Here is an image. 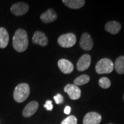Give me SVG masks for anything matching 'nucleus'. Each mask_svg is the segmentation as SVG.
<instances>
[{
    "instance_id": "f257e3e1",
    "label": "nucleus",
    "mask_w": 124,
    "mask_h": 124,
    "mask_svg": "<svg viewBox=\"0 0 124 124\" xmlns=\"http://www.w3.org/2000/svg\"><path fill=\"white\" fill-rule=\"evenodd\" d=\"M13 46L18 52H23L27 49L28 46V38L27 32L23 29L16 31L13 38Z\"/></svg>"
},
{
    "instance_id": "f03ea898",
    "label": "nucleus",
    "mask_w": 124,
    "mask_h": 124,
    "mask_svg": "<svg viewBox=\"0 0 124 124\" xmlns=\"http://www.w3.org/2000/svg\"><path fill=\"white\" fill-rule=\"evenodd\" d=\"M30 94V87L27 83H20L16 87L13 93V98L16 102L21 103L24 102Z\"/></svg>"
},
{
    "instance_id": "7ed1b4c3",
    "label": "nucleus",
    "mask_w": 124,
    "mask_h": 124,
    "mask_svg": "<svg viewBox=\"0 0 124 124\" xmlns=\"http://www.w3.org/2000/svg\"><path fill=\"white\" fill-rule=\"evenodd\" d=\"M114 69L113 62L108 58H103L98 62L95 66L96 72L99 74L111 73Z\"/></svg>"
},
{
    "instance_id": "20e7f679",
    "label": "nucleus",
    "mask_w": 124,
    "mask_h": 124,
    "mask_svg": "<svg viewBox=\"0 0 124 124\" xmlns=\"http://www.w3.org/2000/svg\"><path fill=\"white\" fill-rule=\"evenodd\" d=\"M77 38L74 33H69L60 36L58 39V43L63 48H70L75 44Z\"/></svg>"
},
{
    "instance_id": "39448f33",
    "label": "nucleus",
    "mask_w": 124,
    "mask_h": 124,
    "mask_svg": "<svg viewBox=\"0 0 124 124\" xmlns=\"http://www.w3.org/2000/svg\"><path fill=\"white\" fill-rule=\"evenodd\" d=\"M28 5L25 2L16 3L10 8V11L16 16H21L26 14L29 10Z\"/></svg>"
},
{
    "instance_id": "423d86ee",
    "label": "nucleus",
    "mask_w": 124,
    "mask_h": 124,
    "mask_svg": "<svg viewBox=\"0 0 124 124\" xmlns=\"http://www.w3.org/2000/svg\"><path fill=\"white\" fill-rule=\"evenodd\" d=\"M64 90L72 100H78L81 95V90L75 85L69 84L65 86Z\"/></svg>"
},
{
    "instance_id": "0eeeda50",
    "label": "nucleus",
    "mask_w": 124,
    "mask_h": 124,
    "mask_svg": "<svg viewBox=\"0 0 124 124\" xmlns=\"http://www.w3.org/2000/svg\"><path fill=\"white\" fill-rule=\"evenodd\" d=\"M91 61V56L89 54H85L82 55L77 62V67L78 70L84 71L87 70L90 66Z\"/></svg>"
},
{
    "instance_id": "6e6552de",
    "label": "nucleus",
    "mask_w": 124,
    "mask_h": 124,
    "mask_svg": "<svg viewBox=\"0 0 124 124\" xmlns=\"http://www.w3.org/2000/svg\"><path fill=\"white\" fill-rule=\"evenodd\" d=\"M102 117L96 112H89L85 115L83 120V124H100Z\"/></svg>"
},
{
    "instance_id": "1a4fd4ad",
    "label": "nucleus",
    "mask_w": 124,
    "mask_h": 124,
    "mask_svg": "<svg viewBox=\"0 0 124 124\" xmlns=\"http://www.w3.org/2000/svg\"><path fill=\"white\" fill-rule=\"evenodd\" d=\"M32 42L35 44L46 46L48 44V40L43 32L41 31H36L32 38Z\"/></svg>"
},
{
    "instance_id": "9d476101",
    "label": "nucleus",
    "mask_w": 124,
    "mask_h": 124,
    "mask_svg": "<svg viewBox=\"0 0 124 124\" xmlns=\"http://www.w3.org/2000/svg\"><path fill=\"white\" fill-rule=\"evenodd\" d=\"M79 44L80 47L85 51H90L93 47V41L91 36L87 33L82 34Z\"/></svg>"
},
{
    "instance_id": "9b49d317",
    "label": "nucleus",
    "mask_w": 124,
    "mask_h": 124,
    "mask_svg": "<svg viewBox=\"0 0 124 124\" xmlns=\"http://www.w3.org/2000/svg\"><path fill=\"white\" fill-rule=\"evenodd\" d=\"M39 103L36 101H32L28 103L23 111V116L25 118L32 117L38 110Z\"/></svg>"
},
{
    "instance_id": "f8f14e48",
    "label": "nucleus",
    "mask_w": 124,
    "mask_h": 124,
    "mask_svg": "<svg viewBox=\"0 0 124 124\" xmlns=\"http://www.w3.org/2000/svg\"><path fill=\"white\" fill-rule=\"evenodd\" d=\"M58 67L63 73L66 74H71L74 70V65L69 60L62 59L58 63Z\"/></svg>"
},
{
    "instance_id": "ddd939ff",
    "label": "nucleus",
    "mask_w": 124,
    "mask_h": 124,
    "mask_svg": "<svg viewBox=\"0 0 124 124\" xmlns=\"http://www.w3.org/2000/svg\"><path fill=\"white\" fill-rule=\"evenodd\" d=\"M58 18V16L55 10L52 9H48L46 12L41 14L40 19L44 23H49L54 22Z\"/></svg>"
},
{
    "instance_id": "4468645a",
    "label": "nucleus",
    "mask_w": 124,
    "mask_h": 124,
    "mask_svg": "<svg viewBox=\"0 0 124 124\" xmlns=\"http://www.w3.org/2000/svg\"><path fill=\"white\" fill-rule=\"evenodd\" d=\"M121 25L119 23L115 21H108L105 25V30L113 35H116L120 32Z\"/></svg>"
},
{
    "instance_id": "2eb2a0df",
    "label": "nucleus",
    "mask_w": 124,
    "mask_h": 124,
    "mask_svg": "<svg viewBox=\"0 0 124 124\" xmlns=\"http://www.w3.org/2000/svg\"><path fill=\"white\" fill-rule=\"evenodd\" d=\"M62 2L67 7L74 9L81 8L85 4L83 0H63Z\"/></svg>"
},
{
    "instance_id": "dca6fc26",
    "label": "nucleus",
    "mask_w": 124,
    "mask_h": 124,
    "mask_svg": "<svg viewBox=\"0 0 124 124\" xmlns=\"http://www.w3.org/2000/svg\"><path fill=\"white\" fill-rule=\"evenodd\" d=\"M9 36L7 29L4 28H0V48H5L8 44Z\"/></svg>"
},
{
    "instance_id": "f3484780",
    "label": "nucleus",
    "mask_w": 124,
    "mask_h": 124,
    "mask_svg": "<svg viewBox=\"0 0 124 124\" xmlns=\"http://www.w3.org/2000/svg\"><path fill=\"white\" fill-rule=\"evenodd\" d=\"M116 71L119 74H124V56H120L116 60L114 64Z\"/></svg>"
},
{
    "instance_id": "a211bd4d",
    "label": "nucleus",
    "mask_w": 124,
    "mask_h": 124,
    "mask_svg": "<svg viewBox=\"0 0 124 124\" xmlns=\"http://www.w3.org/2000/svg\"><path fill=\"white\" fill-rule=\"evenodd\" d=\"M90 81V77L87 75H82L79 77H77V78L74 80V85L76 86H82L84 85L86 83H89Z\"/></svg>"
},
{
    "instance_id": "6ab92c4d",
    "label": "nucleus",
    "mask_w": 124,
    "mask_h": 124,
    "mask_svg": "<svg viewBox=\"0 0 124 124\" xmlns=\"http://www.w3.org/2000/svg\"><path fill=\"white\" fill-rule=\"evenodd\" d=\"M99 85L103 89H108L111 85V82L108 78L102 77L99 80Z\"/></svg>"
},
{
    "instance_id": "aec40b11",
    "label": "nucleus",
    "mask_w": 124,
    "mask_h": 124,
    "mask_svg": "<svg viewBox=\"0 0 124 124\" xmlns=\"http://www.w3.org/2000/svg\"><path fill=\"white\" fill-rule=\"evenodd\" d=\"M61 124H77V118L74 116H69L61 122Z\"/></svg>"
},
{
    "instance_id": "412c9836",
    "label": "nucleus",
    "mask_w": 124,
    "mask_h": 124,
    "mask_svg": "<svg viewBox=\"0 0 124 124\" xmlns=\"http://www.w3.org/2000/svg\"><path fill=\"white\" fill-rule=\"evenodd\" d=\"M54 99L56 104H60V103H63V102H64L63 97L60 94H58L56 96H54Z\"/></svg>"
},
{
    "instance_id": "4be33fe9",
    "label": "nucleus",
    "mask_w": 124,
    "mask_h": 124,
    "mask_svg": "<svg viewBox=\"0 0 124 124\" xmlns=\"http://www.w3.org/2000/svg\"><path fill=\"white\" fill-rule=\"evenodd\" d=\"M44 107L46 108L47 110L51 111L53 108V105H52V102L51 100H47L46 102V103L44 105Z\"/></svg>"
},
{
    "instance_id": "5701e85b",
    "label": "nucleus",
    "mask_w": 124,
    "mask_h": 124,
    "mask_svg": "<svg viewBox=\"0 0 124 124\" xmlns=\"http://www.w3.org/2000/svg\"><path fill=\"white\" fill-rule=\"evenodd\" d=\"M64 112L65 114H69L71 112V108L69 106H66V108H64Z\"/></svg>"
},
{
    "instance_id": "b1692460",
    "label": "nucleus",
    "mask_w": 124,
    "mask_h": 124,
    "mask_svg": "<svg viewBox=\"0 0 124 124\" xmlns=\"http://www.w3.org/2000/svg\"><path fill=\"white\" fill-rule=\"evenodd\" d=\"M123 99H124V95H123Z\"/></svg>"
},
{
    "instance_id": "393cba45",
    "label": "nucleus",
    "mask_w": 124,
    "mask_h": 124,
    "mask_svg": "<svg viewBox=\"0 0 124 124\" xmlns=\"http://www.w3.org/2000/svg\"></svg>"
}]
</instances>
